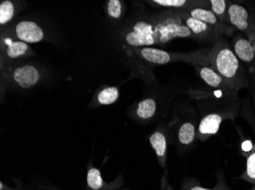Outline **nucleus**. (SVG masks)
Segmentation results:
<instances>
[{
    "label": "nucleus",
    "instance_id": "1",
    "mask_svg": "<svg viewBox=\"0 0 255 190\" xmlns=\"http://www.w3.org/2000/svg\"><path fill=\"white\" fill-rule=\"evenodd\" d=\"M184 11L163 10L158 13L142 15L130 21L120 33V41L125 49L164 46L173 40H196L185 26Z\"/></svg>",
    "mask_w": 255,
    "mask_h": 190
},
{
    "label": "nucleus",
    "instance_id": "2",
    "mask_svg": "<svg viewBox=\"0 0 255 190\" xmlns=\"http://www.w3.org/2000/svg\"><path fill=\"white\" fill-rule=\"evenodd\" d=\"M196 102L200 122L196 138L206 141L219 132L220 126L226 120H233L238 115V93L224 90H196L186 91Z\"/></svg>",
    "mask_w": 255,
    "mask_h": 190
},
{
    "label": "nucleus",
    "instance_id": "3",
    "mask_svg": "<svg viewBox=\"0 0 255 190\" xmlns=\"http://www.w3.org/2000/svg\"><path fill=\"white\" fill-rule=\"evenodd\" d=\"M208 57L210 66L223 78L231 90L238 93L249 86L250 81L247 71L224 38L213 44Z\"/></svg>",
    "mask_w": 255,
    "mask_h": 190
},
{
    "label": "nucleus",
    "instance_id": "4",
    "mask_svg": "<svg viewBox=\"0 0 255 190\" xmlns=\"http://www.w3.org/2000/svg\"><path fill=\"white\" fill-rule=\"evenodd\" d=\"M210 47L190 52H169L154 47H138L128 49L132 57L147 63L164 65L170 63L183 62L193 66H210L209 51Z\"/></svg>",
    "mask_w": 255,
    "mask_h": 190
},
{
    "label": "nucleus",
    "instance_id": "5",
    "mask_svg": "<svg viewBox=\"0 0 255 190\" xmlns=\"http://www.w3.org/2000/svg\"><path fill=\"white\" fill-rule=\"evenodd\" d=\"M228 15L229 25L246 34L255 46V18L249 10L237 2H229Z\"/></svg>",
    "mask_w": 255,
    "mask_h": 190
},
{
    "label": "nucleus",
    "instance_id": "6",
    "mask_svg": "<svg viewBox=\"0 0 255 190\" xmlns=\"http://www.w3.org/2000/svg\"><path fill=\"white\" fill-rule=\"evenodd\" d=\"M199 122L200 117L195 111H190L188 117L179 122L176 129V139L177 146L182 151H188L194 145Z\"/></svg>",
    "mask_w": 255,
    "mask_h": 190
},
{
    "label": "nucleus",
    "instance_id": "7",
    "mask_svg": "<svg viewBox=\"0 0 255 190\" xmlns=\"http://www.w3.org/2000/svg\"><path fill=\"white\" fill-rule=\"evenodd\" d=\"M18 41L26 44H35L41 42L45 38L44 30L35 21H24L16 23L9 29V33H5Z\"/></svg>",
    "mask_w": 255,
    "mask_h": 190
},
{
    "label": "nucleus",
    "instance_id": "8",
    "mask_svg": "<svg viewBox=\"0 0 255 190\" xmlns=\"http://www.w3.org/2000/svg\"><path fill=\"white\" fill-rule=\"evenodd\" d=\"M182 20L185 26L191 31L196 39L198 41H210L214 44L218 40L223 38L222 34L217 30L206 23L190 16L187 11H185L183 14Z\"/></svg>",
    "mask_w": 255,
    "mask_h": 190
},
{
    "label": "nucleus",
    "instance_id": "9",
    "mask_svg": "<svg viewBox=\"0 0 255 190\" xmlns=\"http://www.w3.org/2000/svg\"><path fill=\"white\" fill-rule=\"evenodd\" d=\"M11 76L14 82L20 88H30L39 82L41 73L36 66L25 64L13 68Z\"/></svg>",
    "mask_w": 255,
    "mask_h": 190
},
{
    "label": "nucleus",
    "instance_id": "10",
    "mask_svg": "<svg viewBox=\"0 0 255 190\" xmlns=\"http://www.w3.org/2000/svg\"><path fill=\"white\" fill-rule=\"evenodd\" d=\"M1 51L9 60L23 58L33 54L28 44L5 34L1 37Z\"/></svg>",
    "mask_w": 255,
    "mask_h": 190
},
{
    "label": "nucleus",
    "instance_id": "11",
    "mask_svg": "<svg viewBox=\"0 0 255 190\" xmlns=\"http://www.w3.org/2000/svg\"><path fill=\"white\" fill-rule=\"evenodd\" d=\"M147 2L155 8L164 10L188 11L198 8L210 9V0H153Z\"/></svg>",
    "mask_w": 255,
    "mask_h": 190
},
{
    "label": "nucleus",
    "instance_id": "12",
    "mask_svg": "<svg viewBox=\"0 0 255 190\" xmlns=\"http://www.w3.org/2000/svg\"><path fill=\"white\" fill-rule=\"evenodd\" d=\"M124 184L123 176L120 174L114 181L106 183L102 177L100 170L90 165L87 170V187L89 190H117Z\"/></svg>",
    "mask_w": 255,
    "mask_h": 190
},
{
    "label": "nucleus",
    "instance_id": "13",
    "mask_svg": "<svg viewBox=\"0 0 255 190\" xmlns=\"http://www.w3.org/2000/svg\"><path fill=\"white\" fill-rule=\"evenodd\" d=\"M187 12L193 18L200 20V21L206 23L210 26L213 27L215 29L217 30L220 34H222L223 36H224V35L231 36L233 34V27L222 22L213 13L211 9L198 8L190 10Z\"/></svg>",
    "mask_w": 255,
    "mask_h": 190
},
{
    "label": "nucleus",
    "instance_id": "14",
    "mask_svg": "<svg viewBox=\"0 0 255 190\" xmlns=\"http://www.w3.org/2000/svg\"><path fill=\"white\" fill-rule=\"evenodd\" d=\"M149 141L155 151L159 164L162 168H166L167 163L168 137L164 126L160 125L155 131L149 136Z\"/></svg>",
    "mask_w": 255,
    "mask_h": 190
},
{
    "label": "nucleus",
    "instance_id": "15",
    "mask_svg": "<svg viewBox=\"0 0 255 190\" xmlns=\"http://www.w3.org/2000/svg\"><path fill=\"white\" fill-rule=\"evenodd\" d=\"M233 50L241 62L250 66V70L255 68V46L249 39L241 36L235 38Z\"/></svg>",
    "mask_w": 255,
    "mask_h": 190
},
{
    "label": "nucleus",
    "instance_id": "16",
    "mask_svg": "<svg viewBox=\"0 0 255 190\" xmlns=\"http://www.w3.org/2000/svg\"><path fill=\"white\" fill-rule=\"evenodd\" d=\"M158 111V103L154 98H146L139 101L133 111V117L138 121H151Z\"/></svg>",
    "mask_w": 255,
    "mask_h": 190
},
{
    "label": "nucleus",
    "instance_id": "17",
    "mask_svg": "<svg viewBox=\"0 0 255 190\" xmlns=\"http://www.w3.org/2000/svg\"><path fill=\"white\" fill-rule=\"evenodd\" d=\"M196 72L208 86L213 90L233 91L226 85L224 80L211 66H195Z\"/></svg>",
    "mask_w": 255,
    "mask_h": 190
},
{
    "label": "nucleus",
    "instance_id": "18",
    "mask_svg": "<svg viewBox=\"0 0 255 190\" xmlns=\"http://www.w3.org/2000/svg\"><path fill=\"white\" fill-rule=\"evenodd\" d=\"M210 9L216 16L222 22L229 25L228 15L229 2L226 0H210Z\"/></svg>",
    "mask_w": 255,
    "mask_h": 190
},
{
    "label": "nucleus",
    "instance_id": "19",
    "mask_svg": "<svg viewBox=\"0 0 255 190\" xmlns=\"http://www.w3.org/2000/svg\"><path fill=\"white\" fill-rule=\"evenodd\" d=\"M16 13V7L12 1L5 0L0 3V25L4 26L12 20Z\"/></svg>",
    "mask_w": 255,
    "mask_h": 190
},
{
    "label": "nucleus",
    "instance_id": "20",
    "mask_svg": "<svg viewBox=\"0 0 255 190\" xmlns=\"http://www.w3.org/2000/svg\"><path fill=\"white\" fill-rule=\"evenodd\" d=\"M120 98V91L117 87H107L102 90L97 95L100 105H110L114 104Z\"/></svg>",
    "mask_w": 255,
    "mask_h": 190
},
{
    "label": "nucleus",
    "instance_id": "21",
    "mask_svg": "<svg viewBox=\"0 0 255 190\" xmlns=\"http://www.w3.org/2000/svg\"><path fill=\"white\" fill-rule=\"evenodd\" d=\"M182 190H231L226 184L224 177L223 175L218 177V181L216 185L213 188L207 189L201 187L199 184L194 183V181H185L183 184Z\"/></svg>",
    "mask_w": 255,
    "mask_h": 190
},
{
    "label": "nucleus",
    "instance_id": "22",
    "mask_svg": "<svg viewBox=\"0 0 255 190\" xmlns=\"http://www.w3.org/2000/svg\"><path fill=\"white\" fill-rule=\"evenodd\" d=\"M246 158V172L239 178L255 185V149Z\"/></svg>",
    "mask_w": 255,
    "mask_h": 190
},
{
    "label": "nucleus",
    "instance_id": "23",
    "mask_svg": "<svg viewBox=\"0 0 255 190\" xmlns=\"http://www.w3.org/2000/svg\"><path fill=\"white\" fill-rule=\"evenodd\" d=\"M107 14L113 20L122 18L124 11L123 2L120 0H110L107 2Z\"/></svg>",
    "mask_w": 255,
    "mask_h": 190
},
{
    "label": "nucleus",
    "instance_id": "24",
    "mask_svg": "<svg viewBox=\"0 0 255 190\" xmlns=\"http://www.w3.org/2000/svg\"><path fill=\"white\" fill-rule=\"evenodd\" d=\"M241 148H242L243 154L247 158L249 154L255 149V145L252 143V141L251 140H245L244 141H242Z\"/></svg>",
    "mask_w": 255,
    "mask_h": 190
},
{
    "label": "nucleus",
    "instance_id": "25",
    "mask_svg": "<svg viewBox=\"0 0 255 190\" xmlns=\"http://www.w3.org/2000/svg\"><path fill=\"white\" fill-rule=\"evenodd\" d=\"M0 190H24L23 186L21 184H18L15 188H10L6 184H4L2 181L0 183Z\"/></svg>",
    "mask_w": 255,
    "mask_h": 190
},
{
    "label": "nucleus",
    "instance_id": "26",
    "mask_svg": "<svg viewBox=\"0 0 255 190\" xmlns=\"http://www.w3.org/2000/svg\"><path fill=\"white\" fill-rule=\"evenodd\" d=\"M251 73L252 74V76L255 78V68H253V69L250 70ZM254 103H255V92H254Z\"/></svg>",
    "mask_w": 255,
    "mask_h": 190
},
{
    "label": "nucleus",
    "instance_id": "27",
    "mask_svg": "<svg viewBox=\"0 0 255 190\" xmlns=\"http://www.w3.org/2000/svg\"><path fill=\"white\" fill-rule=\"evenodd\" d=\"M166 190H173V189L172 188L171 186H170V184H169L168 181H167V182H166Z\"/></svg>",
    "mask_w": 255,
    "mask_h": 190
},
{
    "label": "nucleus",
    "instance_id": "28",
    "mask_svg": "<svg viewBox=\"0 0 255 190\" xmlns=\"http://www.w3.org/2000/svg\"><path fill=\"white\" fill-rule=\"evenodd\" d=\"M255 190V186L253 187V188L252 189V190Z\"/></svg>",
    "mask_w": 255,
    "mask_h": 190
},
{
    "label": "nucleus",
    "instance_id": "29",
    "mask_svg": "<svg viewBox=\"0 0 255 190\" xmlns=\"http://www.w3.org/2000/svg\"><path fill=\"white\" fill-rule=\"evenodd\" d=\"M127 190V189H126V190Z\"/></svg>",
    "mask_w": 255,
    "mask_h": 190
}]
</instances>
